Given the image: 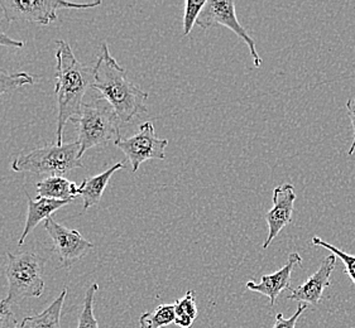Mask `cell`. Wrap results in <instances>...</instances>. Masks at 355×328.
Masks as SVG:
<instances>
[{"mask_svg":"<svg viewBox=\"0 0 355 328\" xmlns=\"http://www.w3.org/2000/svg\"><path fill=\"white\" fill-rule=\"evenodd\" d=\"M100 51L94 66V90L110 104L121 122H129L135 116L147 113L148 93L128 79L125 69L110 55L107 43H103Z\"/></svg>","mask_w":355,"mask_h":328,"instance_id":"cell-1","label":"cell"},{"mask_svg":"<svg viewBox=\"0 0 355 328\" xmlns=\"http://www.w3.org/2000/svg\"><path fill=\"white\" fill-rule=\"evenodd\" d=\"M56 61V143L62 145L66 124L78 116L84 105L86 91L93 87L94 67L81 64L75 57L70 44L64 41H57Z\"/></svg>","mask_w":355,"mask_h":328,"instance_id":"cell-2","label":"cell"},{"mask_svg":"<svg viewBox=\"0 0 355 328\" xmlns=\"http://www.w3.org/2000/svg\"><path fill=\"white\" fill-rule=\"evenodd\" d=\"M44 260L35 253H8L6 277L8 294L0 300V312L9 311L12 306L27 298H38L44 291Z\"/></svg>","mask_w":355,"mask_h":328,"instance_id":"cell-3","label":"cell"},{"mask_svg":"<svg viewBox=\"0 0 355 328\" xmlns=\"http://www.w3.org/2000/svg\"><path fill=\"white\" fill-rule=\"evenodd\" d=\"M78 128L80 156L94 147L121 140V119L107 100L95 99L84 104L78 116L71 119Z\"/></svg>","mask_w":355,"mask_h":328,"instance_id":"cell-4","label":"cell"},{"mask_svg":"<svg viewBox=\"0 0 355 328\" xmlns=\"http://www.w3.org/2000/svg\"><path fill=\"white\" fill-rule=\"evenodd\" d=\"M80 156V144H62V145H46L42 148L21 153L12 163L15 172H31L37 176L64 177L76 168H83Z\"/></svg>","mask_w":355,"mask_h":328,"instance_id":"cell-5","label":"cell"},{"mask_svg":"<svg viewBox=\"0 0 355 328\" xmlns=\"http://www.w3.org/2000/svg\"><path fill=\"white\" fill-rule=\"evenodd\" d=\"M101 6V0L78 4L66 0H0L4 19L12 21H32L49 26L57 21V12L61 9H92Z\"/></svg>","mask_w":355,"mask_h":328,"instance_id":"cell-6","label":"cell"},{"mask_svg":"<svg viewBox=\"0 0 355 328\" xmlns=\"http://www.w3.org/2000/svg\"><path fill=\"white\" fill-rule=\"evenodd\" d=\"M115 145L125 154L132 165V171L137 172L142 163L150 159L164 161L168 140L157 138L153 122H146L139 125L135 136L121 139Z\"/></svg>","mask_w":355,"mask_h":328,"instance_id":"cell-7","label":"cell"},{"mask_svg":"<svg viewBox=\"0 0 355 328\" xmlns=\"http://www.w3.org/2000/svg\"><path fill=\"white\" fill-rule=\"evenodd\" d=\"M196 24L202 29L211 28L216 24H220L233 30L235 35L241 37L248 46L250 56L254 61V66L261 67L262 58L257 52L256 41L249 36L247 29L238 21L235 3L233 0H207Z\"/></svg>","mask_w":355,"mask_h":328,"instance_id":"cell-8","label":"cell"},{"mask_svg":"<svg viewBox=\"0 0 355 328\" xmlns=\"http://www.w3.org/2000/svg\"><path fill=\"white\" fill-rule=\"evenodd\" d=\"M44 230L50 235L53 248L64 269H70L75 262L87 255L94 249L93 243L86 240L78 230L67 228L55 219L44 221Z\"/></svg>","mask_w":355,"mask_h":328,"instance_id":"cell-9","label":"cell"},{"mask_svg":"<svg viewBox=\"0 0 355 328\" xmlns=\"http://www.w3.org/2000/svg\"><path fill=\"white\" fill-rule=\"evenodd\" d=\"M296 199L297 194L295 187L290 183H284L273 190V207L266 214L268 236L263 244V249H267L282 231V228L291 222Z\"/></svg>","mask_w":355,"mask_h":328,"instance_id":"cell-10","label":"cell"},{"mask_svg":"<svg viewBox=\"0 0 355 328\" xmlns=\"http://www.w3.org/2000/svg\"><path fill=\"white\" fill-rule=\"evenodd\" d=\"M336 265V257L334 254H330L321 262L319 269L313 273L310 278L297 286L296 289H292L291 294L287 297L290 300L302 302L305 304H313L318 306L320 300L324 295V292L327 286H330V277L334 271Z\"/></svg>","mask_w":355,"mask_h":328,"instance_id":"cell-11","label":"cell"},{"mask_svg":"<svg viewBox=\"0 0 355 328\" xmlns=\"http://www.w3.org/2000/svg\"><path fill=\"white\" fill-rule=\"evenodd\" d=\"M297 265H302V257L299 253H291L287 263L279 271L272 274H264L259 283L248 282L247 288L249 291L268 297L270 306H275L278 295L286 289H291L292 271Z\"/></svg>","mask_w":355,"mask_h":328,"instance_id":"cell-12","label":"cell"},{"mask_svg":"<svg viewBox=\"0 0 355 328\" xmlns=\"http://www.w3.org/2000/svg\"><path fill=\"white\" fill-rule=\"evenodd\" d=\"M27 196V203H28V212H27V219H26V225L24 230L21 233V237L18 240L19 245H23L27 236L36 228L40 222L46 221L50 219L51 215L55 214L57 210L67 206L71 203L73 200L56 201L49 200V199H31L28 192H26Z\"/></svg>","mask_w":355,"mask_h":328,"instance_id":"cell-13","label":"cell"},{"mask_svg":"<svg viewBox=\"0 0 355 328\" xmlns=\"http://www.w3.org/2000/svg\"><path fill=\"white\" fill-rule=\"evenodd\" d=\"M123 168H124V163L119 162L107 168V171L101 172L90 179H84L81 185H78V196H81L84 201V211L99 203L114 173Z\"/></svg>","mask_w":355,"mask_h":328,"instance_id":"cell-14","label":"cell"},{"mask_svg":"<svg viewBox=\"0 0 355 328\" xmlns=\"http://www.w3.org/2000/svg\"><path fill=\"white\" fill-rule=\"evenodd\" d=\"M37 193L38 199L75 200L78 196V185L61 176L47 177L37 183Z\"/></svg>","mask_w":355,"mask_h":328,"instance_id":"cell-15","label":"cell"},{"mask_svg":"<svg viewBox=\"0 0 355 328\" xmlns=\"http://www.w3.org/2000/svg\"><path fill=\"white\" fill-rule=\"evenodd\" d=\"M67 295V288L41 313L24 318L21 328H61V312Z\"/></svg>","mask_w":355,"mask_h":328,"instance_id":"cell-16","label":"cell"},{"mask_svg":"<svg viewBox=\"0 0 355 328\" xmlns=\"http://www.w3.org/2000/svg\"><path fill=\"white\" fill-rule=\"evenodd\" d=\"M175 306V323L178 327L190 328L198 317V307L195 303L193 291L186 293L185 297L176 300Z\"/></svg>","mask_w":355,"mask_h":328,"instance_id":"cell-17","label":"cell"},{"mask_svg":"<svg viewBox=\"0 0 355 328\" xmlns=\"http://www.w3.org/2000/svg\"><path fill=\"white\" fill-rule=\"evenodd\" d=\"M175 323V306L161 304L153 312H146L139 318L141 328H162Z\"/></svg>","mask_w":355,"mask_h":328,"instance_id":"cell-18","label":"cell"},{"mask_svg":"<svg viewBox=\"0 0 355 328\" xmlns=\"http://www.w3.org/2000/svg\"><path fill=\"white\" fill-rule=\"evenodd\" d=\"M35 84V78L27 72H15L8 73L0 67V98L12 93L23 86Z\"/></svg>","mask_w":355,"mask_h":328,"instance_id":"cell-19","label":"cell"},{"mask_svg":"<svg viewBox=\"0 0 355 328\" xmlns=\"http://www.w3.org/2000/svg\"><path fill=\"white\" fill-rule=\"evenodd\" d=\"M98 289H99L98 283H94L93 286L86 291L84 307L78 317V328H99V323L94 316V298Z\"/></svg>","mask_w":355,"mask_h":328,"instance_id":"cell-20","label":"cell"},{"mask_svg":"<svg viewBox=\"0 0 355 328\" xmlns=\"http://www.w3.org/2000/svg\"><path fill=\"white\" fill-rule=\"evenodd\" d=\"M313 245L315 246H321L329 250L331 254H334L335 257H339L343 264L345 266V273L348 274L349 278L352 279V282L355 284V255H350L348 253L338 249L334 245L324 242L322 239H320L319 236H313Z\"/></svg>","mask_w":355,"mask_h":328,"instance_id":"cell-21","label":"cell"},{"mask_svg":"<svg viewBox=\"0 0 355 328\" xmlns=\"http://www.w3.org/2000/svg\"><path fill=\"white\" fill-rule=\"evenodd\" d=\"M207 0H186L185 13H184V36L191 33L193 26L199 21L202 9L206 6Z\"/></svg>","mask_w":355,"mask_h":328,"instance_id":"cell-22","label":"cell"},{"mask_svg":"<svg viewBox=\"0 0 355 328\" xmlns=\"http://www.w3.org/2000/svg\"><path fill=\"white\" fill-rule=\"evenodd\" d=\"M306 308H307V304H305V303L300 304L297 311L290 318H284L282 313H277L276 320H275V325L272 328H296L297 320H299L300 316L305 312Z\"/></svg>","mask_w":355,"mask_h":328,"instance_id":"cell-23","label":"cell"},{"mask_svg":"<svg viewBox=\"0 0 355 328\" xmlns=\"http://www.w3.org/2000/svg\"><path fill=\"white\" fill-rule=\"evenodd\" d=\"M0 328H21V325L10 309L0 312Z\"/></svg>","mask_w":355,"mask_h":328,"instance_id":"cell-24","label":"cell"},{"mask_svg":"<svg viewBox=\"0 0 355 328\" xmlns=\"http://www.w3.org/2000/svg\"><path fill=\"white\" fill-rule=\"evenodd\" d=\"M347 110H348L349 119L352 122V127H353V142H352V147L349 149V156H353L355 152V99H349L347 101Z\"/></svg>","mask_w":355,"mask_h":328,"instance_id":"cell-25","label":"cell"},{"mask_svg":"<svg viewBox=\"0 0 355 328\" xmlns=\"http://www.w3.org/2000/svg\"><path fill=\"white\" fill-rule=\"evenodd\" d=\"M0 46L7 47V48H15V50H18V48H21V47L24 46V43L21 42V41H18V39H13V38H10V37L6 35L4 32H1V30H0Z\"/></svg>","mask_w":355,"mask_h":328,"instance_id":"cell-26","label":"cell"}]
</instances>
